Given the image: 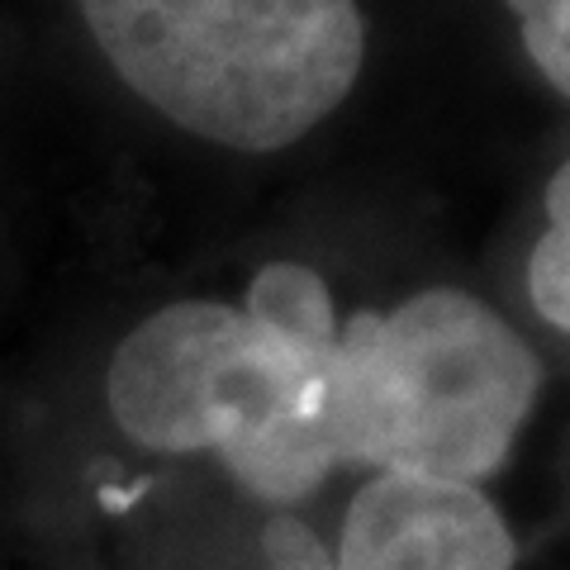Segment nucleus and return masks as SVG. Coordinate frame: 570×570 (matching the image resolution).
I'll return each instance as SVG.
<instances>
[{
    "label": "nucleus",
    "mask_w": 570,
    "mask_h": 570,
    "mask_svg": "<svg viewBox=\"0 0 570 570\" xmlns=\"http://www.w3.org/2000/svg\"><path fill=\"white\" fill-rule=\"evenodd\" d=\"M115 423L148 452H214L262 504H299L352 466L337 337H291L224 299H176L115 347Z\"/></svg>",
    "instance_id": "nucleus-1"
},
{
    "label": "nucleus",
    "mask_w": 570,
    "mask_h": 570,
    "mask_svg": "<svg viewBox=\"0 0 570 570\" xmlns=\"http://www.w3.org/2000/svg\"><path fill=\"white\" fill-rule=\"evenodd\" d=\"M81 14L142 105L234 153L314 134L366 62L356 0H81Z\"/></svg>",
    "instance_id": "nucleus-2"
},
{
    "label": "nucleus",
    "mask_w": 570,
    "mask_h": 570,
    "mask_svg": "<svg viewBox=\"0 0 570 570\" xmlns=\"http://www.w3.org/2000/svg\"><path fill=\"white\" fill-rule=\"evenodd\" d=\"M352 466L480 485L509 461L542 362L485 299L452 285L343 324Z\"/></svg>",
    "instance_id": "nucleus-3"
},
{
    "label": "nucleus",
    "mask_w": 570,
    "mask_h": 570,
    "mask_svg": "<svg viewBox=\"0 0 570 570\" xmlns=\"http://www.w3.org/2000/svg\"><path fill=\"white\" fill-rule=\"evenodd\" d=\"M333 570H513V532L480 485L376 471L347 504Z\"/></svg>",
    "instance_id": "nucleus-4"
},
{
    "label": "nucleus",
    "mask_w": 570,
    "mask_h": 570,
    "mask_svg": "<svg viewBox=\"0 0 570 570\" xmlns=\"http://www.w3.org/2000/svg\"><path fill=\"white\" fill-rule=\"evenodd\" d=\"M253 318L272 324L291 337H337V314H333V295L328 285L318 281L309 266L299 262H272L262 266L247 285V305H243Z\"/></svg>",
    "instance_id": "nucleus-5"
},
{
    "label": "nucleus",
    "mask_w": 570,
    "mask_h": 570,
    "mask_svg": "<svg viewBox=\"0 0 570 570\" xmlns=\"http://www.w3.org/2000/svg\"><path fill=\"white\" fill-rule=\"evenodd\" d=\"M528 299L551 328L570 333V163L542 195V238L528 257Z\"/></svg>",
    "instance_id": "nucleus-6"
},
{
    "label": "nucleus",
    "mask_w": 570,
    "mask_h": 570,
    "mask_svg": "<svg viewBox=\"0 0 570 570\" xmlns=\"http://www.w3.org/2000/svg\"><path fill=\"white\" fill-rule=\"evenodd\" d=\"M519 20V39L551 91L570 100V0H504Z\"/></svg>",
    "instance_id": "nucleus-7"
},
{
    "label": "nucleus",
    "mask_w": 570,
    "mask_h": 570,
    "mask_svg": "<svg viewBox=\"0 0 570 570\" xmlns=\"http://www.w3.org/2000/svg\"><path fill=\"white\" fill-rule=\"evenodd\" d=\"M266 566L262 570H333V551L318 547V538L295 523V519H276L272 528H266Z\"/></svg>",
    "instance_id": "nucleus-8"
}]
</instances>
